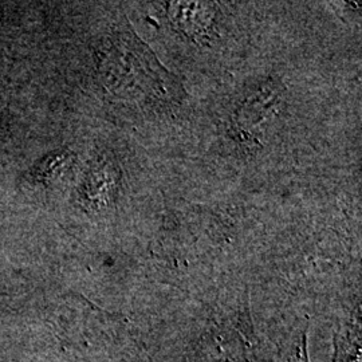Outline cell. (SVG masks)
<instances>
[{"mask_svg": "<svg viewBox=\"0 0 362 362\" xmlns=\"http://www.w3.org/2000/svg\"><path fill=\"white\" fill-rule=\"evenodd\" d=\"M170 13L176 23L184 28L189 37L200 39L206 35L212 19V8L202 3H173Z\"/></svg>", "mask_w": 362, "mask_h": 362, "instance_id": "6da1fadb", "label": "cell"}]
</instances>
